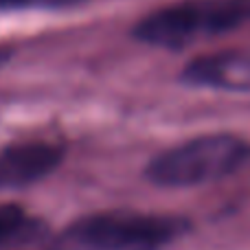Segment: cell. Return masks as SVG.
Instances as JSON below:
<instances>
[{
	"mask_svg": "<svg viewBox=\"0 0 250 250\" xmlns=\"http://www.w3.org/2000/svg\"><path fill=\"white\" fill-rule=\"evenodd\" d=\"M250 24V0H180L147 13L132 35L143 44L182 51Z\"/></svg>",
	"mask_w": 250,
	"mask_h": 250,
	"instance_id": "obj_1",
	"label": "cell"
},
{
	"mask_svg": "<svg viewBox=\"0 0 250 250\" xmlns=\"http://www.w3.org/2000/svg\"><path fill=\"white\" fill-rule=\"evenodd\" d=\"M189 229V222L178 215L105 211L73 222L55 250H165Z\"/></svg>",
	"mask_w": 250,
	"mask_h": 250,
	"instance_id": "obj_2",
	"label": "cell"
},
{
	"mask_svg": "<svg viewBox=\"0 0 250 250\" xmlns=\"http://www.w3.org/2000/svg\"><path fill=\"white\" fill-rule=\"evenodd\" d=\"M250 163V143L235 134H204L163 154L145 167V178L165 189H189L224 180Z\"/></svg>",
	"mask_w": 250,
	"mask_h": 250,
	"instance_id": "obj_3",
	"label": "cell"
},
{
	"mask_svg": "<svg viewBox=\"0 0 250 250\" xmlns=\"http://www.w3.org/2000/svg\"><path fill=\"white\" fill-rule=\"evenodd\" d=\"M64 160V149L46 141L18 143L0 149V191L24 189L53 173Z\"/></svg>",
	"mask_w": 250,
	"mask_h": 250,
	"instance_id": "obj_4",
	"label": "cell"
},
{
	"mask_svg": "<svg viewBox=\"0 0 250 250\" xmlns=\"http://www.w3.org/2000/svg\"><path fill=\"white\" fill-rule=\"evenodd\" d=\"M182 82L195 88L250 92V51H220L195 57L182 70Z\"/></svg>",
	"mask_w": 250,
	"mask_h": 250,
	"instance_id": "obj_5",
	"label": "cell"
},
{
	"mask_svg": "<svg viewBox=\"0 0 250 250\" xmlns=\"http://www.w3.org/2000/svg\"><path fill=\"white\" fill-rule=\"evenodd\" d=\"M44 235V224L16 204H0V248L22 246Z\"/></svg>",
	"mask_w": 250,
	"mask_h": 250,
	"instance_id": "obj_6",
	"label": "cell"
},
{
	"mask_svg": "<svg viewBox=\"0 0 250 250\" xmlns=\"http://www.w3.org/2000/svg\"><path fill=\"white\" fill-rule=\"evenodd\" d=\"M83 0H0V11H20V9H68L82 4Z\"/></svg>",
	"mask_w": 250,
	"mask_h": 250,
	"instance_id": "obj_7",
	"label": "cell"
}]
</instances>
